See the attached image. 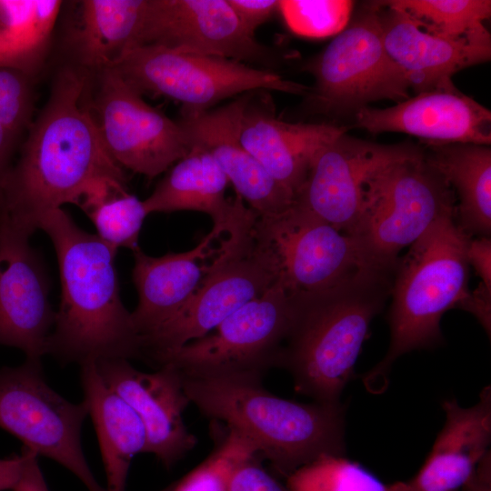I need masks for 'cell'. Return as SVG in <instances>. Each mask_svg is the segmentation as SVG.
Here are the masks:
<instances>
[{
  "instance_id": "ffe728a7",
  "label": "cell",
  "mask_w": 491,
  "mask_h": 491,
  "mask_svg": "<svg viewBox=\"0 0 491 491\" xmlns=\"http://www.w3.org/2000/svg\"><path fill=\"white\" fill-rule=\"evenodd\" d=\"M245 95V94H244ZM244 95L217 108L183 112L178 122L191 142L208 150L217 161L236 195L259 217L287 210L293 195L277 183L243 146L237 136V121Z\"/></svg>"
},
{
  "instance_id": "9c48e42d",
  "label": "cell",
  "mask_w": 491,
  "mask_h": 491,
  "mask_svg": "<svg viewBox=\"0 0 491 491\" xmlns=\"http://www.w3.org/2000/svg\"><path fill=\"white\" fill-rule=\"evenodd\" d=\"M296 302L278 283L245 304L207 335L154 356L182 376H252L277 366L291 330Z\"/></svg>"
},
{
  "instance_id": "6da1fadb",
  "label": "cell",
  "mask_w": 491,
  "mask_h": 491,
  "mask_svg": "<svg viewBox=\"0 0 491 491\" xmlns=\"http://www.w3.org/2000/svg\"><path fill=\"white\" fill-rule=\"evenodd\" d=\"M90 73L69 65L55 75L16 165L1 185L0 215L31 235L47 213L78 202L107 181L125 183L85 104Z\"/></svg>"
},
{
  "instance_id": "3957f363",
  "label": "cell",
  "mask_w": 491,
  "mask_h": 491,
  "mask_svg": "<svg viewBox=\"0 0 491 491\" xmlns=\"http://www.w3.org/2000/svg\"><path fill=\"white\" fill-rule=\"evenodd\" d=\"M252 376H182L190 403L256 447L280 477L325 456L346 455V407L300 403L266 390Z\"/></svg>"
},
{
  "instance_id": "8fae6325",
  "label": "cell",
  "mask_w": 491,
  "mask_h": 491,
  "mask_svg": "<svg viewBox=\"0 0 491 491\" xmlns=\"http://www.w3.org/2000/svg\"><path fill=\"white\" fill-rule=\"evenodd\" d=\"M88 416L85 402L75 404L49 386L41 359L0 367V427L24 447L73 473L87 491H105L90 469L81 445Z\"/></svg>"
},
{
  "instance_id": "e0dca14e",
  "label": "cell",
  "mask_w": 491,
  "mask_h": 491,
  "mask_svg": "<svg viewBox=\"0 0 491 491\" xmlns=\"http://www.w3.org/2000/svg\"><path fill=\"white\" fill-rule=\"evenodd\" d=\"M95 365L104 383L140 418L146 435L145 453L169 468L195 446L197 439L183 418L190 401L175 369L162 366L143 372L125 358L102 359Z\"/></svg>"
},
{
  "instance_id": "d6a6232c",
  "label": "cell",
  "mask_w": 491,
  "mask_h": 491,
  "mask_svg": "<svg viewBox=\"0 0 491 491\" xmlns=\"http://www.w3.org/2000/svg\"><path fill=\"white\" fill-rule=\"evenodd\" d=\"M348 0H280L278 12L296 35L322 38L342 32L352 15Z\"/></svg>"
},
{
  "instance_id": "7a4b0ae2",
  "label": "cell",
  "mask_w": 491,
  "mask_h": 491,
  "mask_svg": "<svg viewBox=\"0 0 491 491\" xmlns=\"http://www.w3.org/2000/svg\"><path fill=\"white\" fill-rule=\"evenodd\" d=\"M38 228L55 249L61 300L45 355L83 366L108 358H140L141 338L119 292L116 250L80 228L62 208L45 214Z\"/></svg>"
},
{
  "instance_id": "f1b7e54d",
  "label": "cell",
  "mask_w": 491,
  "mask_h": 491,
  "mask_svg": "<svg viewBox=\"0 0 491 491\" xmlns=\"http://www.w3.org/2000/svg\"><path fill=\"white\" fill-rule=\"evenodd\" d=\"M398 10L434 35L456 42L491 45L485 22L491 15L489 0H389Z\"/></svg>"
},
{
  "instance_id": "ba28073f",
  "label": "cell",
  "mask_w": 491,
  "mask_h": 491,
  "mask_svg": "<svg viewBox=\"0 0 491 491\" xmlns=\"http://www.w3.org/2000/svg\"><path fill=\"white\" fill-rule=\"evenodd\" d=\"M254 235L276 283L294 300L363 279L393 276L371 260L356 239L295 203L279 215L256 216Z\"/></svg>"
},
{
  "instance_id": "836d02e7",
  "label": "cell",
  "mask_w": 491,
  "mask_h": 491,
  "mask_svg": "<svg viewBox=\"0 0 491 491\" xmlns=\"http://www.w3.org/2000/svg\"><path fill=\"white\" fill-rule=\"evenodd\" d=\"M32 79L20 71L0 68V124L16 135L30 125Z\"/></svg>"
},
{
  "instance_id": "ac0fdd59",
  "label": "cell",
  "mask_w": 491,
  "mask_h": 491,
  "mask_svg": "<svg viewBox=\"0 0 491 491\" xmlns=\"http://www.w3.org/2000/svg\"><path fill=\"white\" fill-rule=\"evenodd\" d=\"M346 131L329 124L280 120L264 90L244 95L237 121V136L243 146L294 198L316 153Z\"/></svg>"
},
{
  "instance_id": "603a6c76",
  "label": "cell",
  "mask_w": 491,
  "mask_h": 491,
  "mask_svg": "<svg viewBox=\"0 0 491 491\" xmlns=\"http://www.w3.org/2000/svg\"><path fill=\"white\" fill-rule=\"evenodd\" d=\"M446 421L417 474L400 481L401 491H459L489 452L491 442V387L478 401L462 407L455 398L443 402Z\"/></svg>"
},
{
  "instance_id": "8d00e7d4",
  "label": "cell",
  "mask_w": 491,
  "mask_h": 491,
  "mask_svg": "<svg viewBox=\"0 0 491 491\" xmlns=\"http://www.w3.org/2000/svg\"><path fill=\"white\" fill-rule=\"evenodd\" d=\"M21 456L20 475L11 491H49L38 465V456L25 447L23 448Z\"/></svg>"
},
{
  "instance_id": "5bb4252c",
  "label": "cell",
  "mask_w": 491,
  "mask_h": 491,
  "mask_svg": "<svg viewBox=\"0 0 491 491\" xmlns=\"http://www.w3.org/2000/svg\"><path fill=\"white\" fill-rule=\"evenodd\" d=\"M135 45H154L271 67L272 50L238 20L227 0H146Z\"/></svg>"
},
{
  "instance_id": "30bf717a",
  "label": "cell",
  "mask_w": 491,
  "mask_h": 491,
  "mask_svg": "<svg viewBox=\"0 0 491 491\" xmlns=\"http://www.w3.org/2000/svg\"><path fill=\"white\" fill-rule=\"evenodd\" d=\"M110 68L141 95L179 102L183 112L209 110L226 98L253 91L295 95L308 91L306 85L270 69L154 45L132 46Z\"/></svg>"
},
{
  "instance_id": "8992f818",
  "label": "cell",
  "mask_w": 491,
  "mask_h": 491,
  "mask_svg": "<svg viewBox=\"0 0 491 491\" xmlns=\"http://www.w3.org/2000/svg\"><path fill=\"white\" fill-rule=\"evenodd\" d=\"M256 216L235 195L225 238L199 286L175 316L141 337V359L149 362L207 335L276 283L272 265L256 243Z\"/></svg>"
},
{
  "instance_id": "52a82bcc",
  "label": "cell",
  "mask_w": 491,
  "mask_h": 491,
  "mask_svg": "<svg viewBox=\"0 0 491 491\" xmlns=\"http://www.w3.org/2000/svg\"><path fill=\"white\" fill-rule=\"evenodd\" d=\"M456 208L453 188L416 147L368 179L350 236L377 266L394 275L400 251Z\"/></svg>"
},
{
  "instance_id": "4dcf8cb0",
  "label": "cell",
  "mask_w": 491,
  "mask_h": 491,
  "mask_svg": "<svg viewBox=\"0 0 491 491\" xmlns=\"http://www.w3.org/2000/svg\"><path fill=\"white\" fill-rule=\"evenodd\" d=\"M289 491H400L345 456L325 455L297 468L286 479Z\"/></svg>"
},
{
  "instance_id": "4fadbf2b",
  "label": "cell",
  "mask_w": 491,
  "mask_h": 491,
  "mask_svg": "<svg viewBox=\"0 0 491 491\" xmlns=\"http://www.w3.org/2000/svg\"><path fill=\"white\" fill-rule=\"evenodd\" d=\"M95 75L98 88L89 108L105 150L120 167L153 179L188 153L192 142L178 121L147 104L114 69Z\"/></svg>"
},
{
  "instance_id": "60d3db41",
  "label": "cell",
  "mask_w": 491,
  "mask_h": 491,
  "mask_svg": "<svg viewBox=\"0 0 491 491\" xmlns=\"http://www.w3.org/2000/svg\"><path fill=\"white\" fill-rule=\"evenodd\" d=\"M16 136L0 124V185L10 168L9 162Z\"/></svg>"
},
{
  "instance_id": "44dd1931",
  "label": "cell",
  "mask_w": 491,
  "mask_h": 491,
  "mask_svg": "<svg viewBox=\"0 0 491 491\" xmlns=\"http://www.w3.org/2000/svg\"><path fill=\"white\" fill-rule=\"evenodd\" d=\"M385 48L417 93L456 88L452 76L487 62L491 45L456 42L426 32L402 12L377 1Z\"/></svg>"
},
{
  "instance_id": "d590c367",
  "label": "cell",
  "mask_w": 491,
  "mask_h": 491,
  "mask_svg": "<svg viewBox=\"0 0 491 491\" xmlns=\"http://www.w3.org/2000/svg\"><path fill=\"white\" fill-rule=\"evenodd\" d=\"M244 28L252 35L278 11L276 0H227Z\"/></svg>"
},
{
  "instance_id": "9a60e30c",
  "label": "cell",
  "mask_w": 491,
  "mask_h": 491,
  "mask_svg": "<svg viewBox=\"0 0 491 491\" xmlns=\"http://www.w3.org/2000/svg\"><path fill=\"white\" fill-rule=\"evenodd\" d=\"M416 148L412 145H381L342 134L313 156L294 203L350 235L368 179Z\"/></svg>"
},
{
  "instance_id": "d4e9b609",
  "label": "cell",
  "mask_w": 491,
  "mask_h": 491,
  "mask_svg": "<svg viewBox=\"0 0 491 491\" xmlns=\"http://www.w3.org/2000/svg\"><path fill=\"white\" fill-rule=\"evenodd\" d=\"M228 179L211 153L192 143L144 204L148 214L196 211L212 218L214 226L225 233L232 198H225Z\"/></svg>"
},
{
  "instance_id": "83f0119b",
  "label": "cell",
  "mask_w": 491,
  "mask_h": 491,
  "mask_svg": "<svg viewBox=\"0 0 491 491\" xmlns=\"http://www.w3.org/2000/svg\"><path fill=\"white\" fill-rule=\"evenodd\" d=\"M63 2L0 0V68L31 77L41 69Z\"/></svg>"
},
{
  "instance_id": "b9f144b4",
  "label": "cell",
  "mask_w": 491,
  "mask_h": 491,
  "mask_svg": "<svg viewBox=\"0 0 491 491\" xmlns=\"http://www.w3.org/2000/svg\"><path fill=\"white\" fill-rule=\"evenodd\" d=\"M1 191H0V210H1Z\"/></svg>"
},
{
  "instance_id": "277c9868",
  "label": "cell",
  "mask_w": 491,
  "mask_h": 491,
  "mask_svg": "<svg viewBox=\"0 0 491 491\" xmlns=\"http://www.w3.org/2000/svg\"><path fill=\"white\" fill-rule=\"evenodd\" d=\"M471 238L457 225L456 212L446 213L399 258L390 289L389 347L363 377L371 393L386 389L391 366L399 356L443 342L442 316L457 308L469 292L466 251Z\"/></svg>"
},
{
  "instance_id": "d6986e66",
  "label": "cell",
  "mask_w": 491,
  "mask_h": 491,
  "mask_svg": "<svg viewBox=\"0 0 491 491\" xmlns=\"http://www.w3.org/2000/svg\"><path fill=\"white\" fill-rule=\"evenodd\" d=\"M356 126L405 133L426 144H491L490 110L456 88L420 92L383 109L364 106L356 113Z\"/></svg>"
},
{
  "instance_id": "2e32d148",
  "label": "cell",
  "mask_w": 491,
  "mask_h": 491,
  "mask_svg": "<svg viewBox=\"0 0 491 491\" xmlns=\"http://www.w3.org/2000/svg\"><path fill=\"white\" fill-rule=\"evenodd\" d=\"M29 235L0 215V346L41 359L55 312L49 281Z\"/></svg>"
},
{
  "instance_id": "e575fe53",
  "label": "cell",
  "mask_w": 491,
  "mask_h": 491,
  "mask_svg": "<svg viewBox=\"0 0 491 491\" xmlns=\"http://www.w3.org/2000/svg\"><path fill=\"white\" fill-rule=\"evenodd\" d=\"M262 460L254 454L239 461L231 470L225 491H289L264 467Z\"/></svg>"
},
{
  "instance_id": "f546056e",
  "label": "cell",
  "mask_w": 491,
  "mask_h": 491,
  "mask_svg": "<svg viewBox=\"0 0 491 491\" xmlns=\"http://www.w3.org/2000/svg\"><path fill=\"white\" fill-rule=\"evenodd\" d=\"M77 205L93 222L96 235L115 250L124 247L132 252L149 215L143 200L129 194L126 185L106 183L91 191Z\"/></svg>"
},
{
  "instance_id": "7c38bea8",
  "label": "cell",
  "mask_w": 491,
  "mask_h": 491,
  "mask_svg": "<svg viewBox=\"0 0 491 491\" xmlns=\"http://www.w3.org/2000/svg\"><path fill=\"white\" fill-rule=\"evenodd\" d=\"M378 9L377 1L366 4L306 65L315 77L313 100L321 110L356 113L376 100L409 98L410 85L385 48Z\"/></svg>"
},
{
  "instance_id": "74e56055",
  "label": "cell",
  "mask_w": 491,
  "mask_h": 491,
  "mask_svg": "<svg viewBox=\"0 0 491 491\" xmlns=\"http://www.w3.org/2000/svg\"><path fill=\"white\" fill-rule=\"evenodd\" d=\"M467 261L483 285L491 288V238H471L467 246Z\"/></svg>"
},
{
  "instance_id": "cb8c5ba5",
  "label": "cell",
  "mask_w": 491,
  "mask_h": 491,
  "mask_svg": "<svg viewBox=\"0 0 491 491\" xmlns=\"http://www.w3.org/2000/svg\"><path fill=\"white\" fill-rule=\"evenodd\" d=\"M80 376L101 449L105 491H125L133 458L145 453V427L135 412L104 383L95 363L81 366Z\"/></svg>"
},
{
  "instance_id": "4316f807",
  "label": "cell",
  "mask_w": 491,
  "mask_h": 491,
  "mask_svg": "<svg viewBox=\"0 0 491 491\" xmlns=\"http://www.w3.org/2000/svg\"><path fill=\"white\" fill-rule=\"evenodd\" d=\"M426 160L453 188L456 223L468 236L490 237L491 148L475 144H426Z\"/></svg>"
},
{
  "instance_id": "5b68a950",
  "label": "cell",
  "mask_w": 491,
  "mask_h": 491,
  "mask_svg": "<svg viewBox=\"0 0 491 491\" xmlns=\"http://www.w3.org/2000/svg\"><path fill=\"white\" fill-rule=\"evenodd\" d=\"M392 279H363L295 300L293 325L277 366L290 373L297 393L318 403H341L370 323L390 295Z\"/></svg>"
},
{
  "instance_id": "1f68e13d",
  "label": "cell",
  "mask_w": 491,
  "mask_h": 491,
  "mask_svg": "<svg viewBox=\"0 0 491 491\" xmlns=\"http://www.w3.org/2000/svg\"><path fill=\"white\" fill-rule=\"evenodd\" d=\"M254 454L257 453L251 442L227 427L204 461L163 491H225L233 467Z\"/></svg>"
},
{
  "instance_id": "7402d4cb",
  "label": "cell",
  "mask_w": 491,
  "mask_h": 491,
  "mask_svg": "<svg viewBox=\"0 0 491 491\" xmlns=\"http://www.w3.org/2000/svg\"><path fill=\"white\" fill-rule=\"evenodd\" d=\"M224 231L213 229L191 250L152 256L140 247L133 251L132 278L138 304L131 313L140 338L175 316L190 299L218 251L213 244Z\"/></svg>"
},
{
  "instance_id": "484cf974",
  "label": "cell",
  "mask_w": 491,
  "mask_h": 491,
  "mask_svg": "<svg viewBox=\"0 0 491 491\" xmlns=\"http://www.w3.org/2000/svg\"><path fill=\"white\" fill-rule=\"evenodd\" d=\"M69 40L73 65L89 73L112 67L135 45L146 0H83Z\"/></svg>"
},
{
  "instance_id": "ab89813d",
  "label": "cell",
  "mask_w": 491,
  "mask_h": 491,
  "mask_svg": "<svg viewBox=\"0 0 491 491\" xmlns=\"http://www.w3.org/2000/svg\"><path fill=\"white\" fill-rule=\"evenodd\" d=\"M22 456L0 458V491L12 490L20 475Z\"/></svg>"
},
{
  "instance_id": "f35d334b",
  "label": "cell",
  "mask_w": 491,
  "mask_h": 491,
  "mask_svg": "<svg viewBox=\"0 0 491 491\" xmlns=\"http://www.w3.org/2000/svg\"><path fill=\"white\" fill-rule=\"evenodd\" d=\"M457 308L471 313L479 321L486 332L490 336L491 331V288L479 283Z\"/></svg>"
}]
</instances>
